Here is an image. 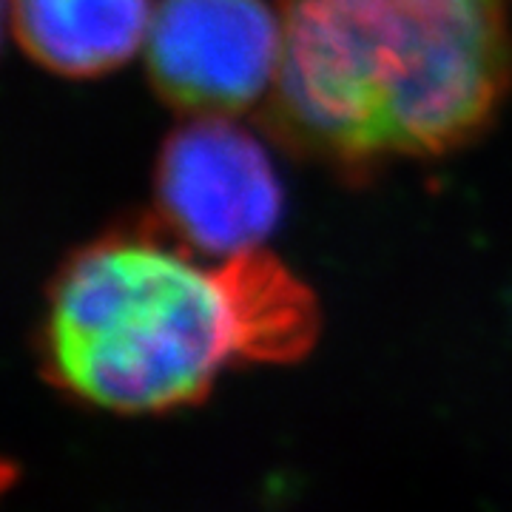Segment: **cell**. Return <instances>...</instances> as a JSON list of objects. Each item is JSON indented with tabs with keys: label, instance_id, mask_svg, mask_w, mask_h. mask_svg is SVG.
I'll use <instances>...</instances> for the list:
<instances>
[{
	"label": "cell",
	"instance_id": "cell-1",
	"mask_svg": "<svg viewBox=\"0 0 512 512\" xmlns=\"http://www.w3.org/2000/svg\"><path fill=\"white\" fill-rule=\"evenodd\" d=\"M265 128L345 183L478 143L512 94L507 0H276Z\"/></svg>",
	"mask_w": 512,
	"mask_h": 512
},
{
	"label": "cell",
	"instance_id": "cell-2",
	"mask_svg": "<svg viewBox=\"0 0 512 512\" xmlns=\"http://www.w3.org/2000/svg\"><path fill=\"white\" fill-rule=\"evenodd\" d=\"M197 256L157 220L77 248L46 293L37 333L46 379L126 416L205 402L239 365V348L220 271Z\"/></svg>",
	"mask_w": 512,
	"mask_h": 512
},
{
	"label": "cell",
	"instance_id": "cell-3",
	"mask_svg": "<svg viewBox=\"0 0 512 512\" xmlns=\"http://www.w3.org/2000/svg\"><path fill=\"white\" fill-rule=\"evenodd\" d=\"M154 220L202 256L262 248L285 214V188L254 131L234 117H188L154 163Z\"/></svg>",
	"mask_w": 512,
	"mask_h": 512
},
{
	"label": "cell",
	"instance_id": "cell-4",
	"mask_svg": "<svg viewBox=\"0 0 512 512\" xmlns=\"http://www.w3.org/2000/svg\"><path fill=\"white\" fill-rule=\"evenodd\" d=\"M282 57V20L271 0H160L146 37L148 83L185 117L265 103Z\"/></svg>",
	"mask_w": 512,
	"mask_h": 512
},
{
	"label": "cell",
	"instance_id": "cell-5",
	"mask_svg": "<svg viewBox=\"0 0 512 512\" xmlns=\"http://www.w3.org/2000/svg\"><path fill=\"white\" fill-rule=\"evenodd\" d=\"M151 18V0H9L20 49L72 80L123 69L146 46Z\"/></svg>",
	"mask_w": 512,
	"mask_h": 512
},
{
	"label": "cell",
	"instance_id": "cell-6",
	"mask_svg": "<svg viewBox=\"0 0 512 512\" xmlns=\"http://www.w3.org/2000/svg\"><path fill=\"white\" fill-rule=\"evenodd\" d=\"M217 271L237 328L239 365H293L311 353L322 308L302 276L265 248L222 256Z\"/></svg>",
	"mask_w": 512,
	"mask_h": 512
},
{
	"label": "cell",
	"instance_id": "cell-7",
	"mask_svg": "<svg viewBox=\"0 0 512 512\" xmlns=\"http://www.w3.org/2000/svg\"><path fill=\"white\" fill-rule=\"evenodd\" d=\"M12 478H15V467L9 461H0V495L6 493V487L12 484Z\"/></svg>",
	"mask_w": 512,
	"mask_h": 512
},
{
	"label": "cell",
	"instance_id": "cell-8",
	"mask_svg": "<svg viewBox=\"0 0 512 512\" xmlns=\"http://www.w3.org/2000/svg\"><path fill=\"white\" fill-rule=\"evenodd\" d=\"M6 9H9V0H0V32H3V15H6Z\"/></svg>",
	"mask_w": 512,
	"mask_h": 512
}]
</instances>
